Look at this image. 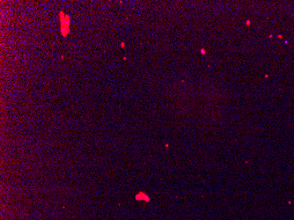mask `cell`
Segmentation results:
<instances>
[{"label":"cell","instance_id":"cell-1","mask_svg":"<svg viewBox=\"0 0 294 220\" xmlns=\"http://www.w3.org/2000/svg\"><path fill=\"white\" fill-rule=\"evenodd\" d=\"M60 20H61V32L63 36H66L69 33V24H70V17L68 15L64 16L63 12L60 13Z\"/></svg>","mask_w":294,"mask_h":220}]
</instances>
